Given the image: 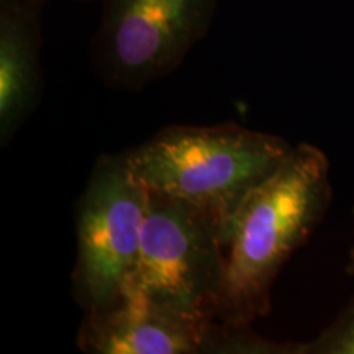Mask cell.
<instances>
[{"label": "cell", "mask_w": 354, "mask_h": 354, "mask_svg": "<svg viewBox=\"0 0 354 354\" xmlns=\"http://www.w3.org/2000/svg\"><path fill=\"white\" fill-rule=\"evenodd\" d=\"M331 198L326 154L313 145H297L221 230L227 274L216 322L251 326L269 315L279 272L310 240L325 218Z\"/></svg>", "instance_id": "6da1fadb"}, {"label": "cell", "mask_w": 354, "mask_h": 354, "mask_svg": "<svg viewBox=\"0 0 354 354\" xmlns=\"http://www.w3.org/2000/svg\"><path fill=\"white\" fill-rule=\"evenodd\" d=\"M294 148L281 136L238 123L172 125L123 156L133 177L149 192L207 212L223 230L246 197L284 165Z\"/></svg>", "instance_id": "7a4b0ae2"}, {"label": "cell", "mask_w": 354, "mask_h": 354, "mask_svg": "<svg viewBox=\"0 0 354 354\" xmlns=\"http://www.w3.org/2000/svg\"><path fill=\"white\" fill-rule=\"evenodd\" d=\"M227 274L221 223L197 207L149 192L127 292L202 322L216 320Z\"/></svg>", "instance_id": "3957f363"}, {"label": "cell", "mask_w": 354, "mask_h": 354, "mask_svg": "<svg viewBox=\"0 0 354 354\" xmlns=\"http://www.w3.org/2000/svg\"><path fill=\"white\" fill-rule=\"evenodd\" d=\"M149 207V190L125 156H100L76 205L74 297L86 313L104 312L125 295Z\"/></svg>", "instance_id": "277c9868"}, {"label": "cell", "mask_w": 354, "mask_h": 354, "mask_svg": "<svg viewBox=\"0 0 354 354\" xmlns=\"http://www.w3.org/2000/svg\"><path fill=\"white\" fill-rule=\"evenodd\" d=\"M94 55L102 76L140 88L183 63L209 32L216 0H100Z\"/></svg>", "instance_id": "5b68a950"}, {"label": "cell", "mask_w": 354, "mask_h": 354, "mask_svg": "<svg viewBox=\"0 0 354 354\" xmlns=\"http://www.w3.org/2000/svg\"><path fill=\"white\" fill-rule=\"evenodd\" d=\"M88 354H295L297 343L261 338L251 326L202 322L127 292L104 312H88L77 335Z\"/></svg>", "instance_id": "8992f818"}, {"label": "cell", "mask_w": 354, "mask_h": 354, "mask_svg": "<svg viewBox=\"0 0 354 354\" xmlns=\"http://www.w3.org/2000/svg\"><path fill=\"white\" fill-rule=\"evenodd\" d=\"M41 8L0 0V143L6 146L41 97Z\"/></svg>", "instance_id": "52a82bcc"}, {"label": "cell", "mask_w": 354, "mask_h": 354, "mask_svg": "<svg viewBox=\"0 0 354 354\" xmlns=\"http://www.w3.org/2000/svg\"><path fill=\"white\" fill-rule=\"evenodd\" d=\"M300 354H354V295L317 338L300 343Z\"/></svg>", "instance_id": "ba28073f"}, {"label": "cell", "mask_w": 354, "mask_h": 354, "mask_svg": "<svg viewBox=\"0 0 354 354\" xmlns=\"http://www.w3.org/2000/svg\"><path fill=\"white\" fill-rule=\"evenodd\" d=\"M8 2H19V3H26V6H33L43 8L50 0H8Z\"/></svg>", "instance_id": "9c48e42d"}, {"label": "cell", "mask_w": 354, "mask_h": 354, "mask_svg": "<svg viewBox=\"0 0 354 354\" xmlns=\"http://www.w3.org/2000/svg\"><path fill=\"white\" fill-rule=\"evenodd\" d=\"M353 214H354V209H353ZM346 272L354 276V246L351 248V251H349V261L346 264Z\"/></svg>", "instance_id": "30bf717a"}, {"label": "cell", "mask_w": 354, "mask_h": 354, "mask_svg": "<svg viewBox=\"0 0 354 354\" xmlns=\"http://www.w3.org/2000/svg\"><path fill=\"white\" fill-rule=\"evenodd\" d=\"M86 2H88V0H86Z\"/></svg>", "instance_id": "8fae6325"}]
</instances>
